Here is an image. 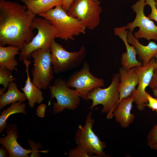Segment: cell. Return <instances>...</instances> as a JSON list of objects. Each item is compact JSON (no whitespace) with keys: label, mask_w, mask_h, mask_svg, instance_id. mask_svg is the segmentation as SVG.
Segmentation results:
<instances>
[{"label":"cell","mask_w":157,"mask_h":157,"mask_svg":"<svg viewBox=\"0 0 157 157\" xmlns=\"http://www.w3.org/2000/svg\"><path fill=\"white\" fill-rule=\"evenodd\" d=\"M31 56L34 63L31 71L32 82L40 89H46L53 78L54 72L50 50H36L31 53Z\"/></svg>","instance_id":"9"},{"label":"cell","mask_w":157,"mask_h":157,"mask_svg":"<svg viewBox=\"0 0 157 157\" xmlns=\"http://www.w3.org/2000/svg\"><path fill=\"white\" fill-rule=\"evenodd\" d=\"M149 86L152 90L157 89V74L154 73Z\"/></svg>","instance_id":"30"},{"label":"cell","mask_w":157,"mask_h":157,"mask_svg":"<svg viewBox=\"0 0 157 157\" xmlns=\"http://www.w3.org/2000/svg\"><path fill=\"white\" fill-rule=\"evenodd\" d=\"M20 49L16 46H0V66L6 67L11 71L16 70L18 63L15 57L20 54Z\"/></svg>","instance_id":"19"},{"label":"cell","mask_w":157,"mask_h":157,"mask_svg":"<svg viewBox=\"0 0 157 157\" xmlns=\"http://www.w3.org/2000/svg\"><path fill=\"white\" fill-rule=\"evenodd\" d=\"M51 61L54 72L56 74L71 70L78 66L84 59L86 49L81 46L76 51L69 52L53 39L50 48Z\"/></svg>","instance_id":"5"},{"label":"cell","mask_w":157,"mask_h":157,"mask_svg":"<svg viewBox=\"0 0 157 157\" xmlns=\"http://www.w3.org/2000/svg\"><path fill=\"white\" fill-rule=\"evenodd\" d=\"M100 5L99 0H74L67 13L80 21L86 28L93 30L100 23L102 10Z\"/></svg>","instance_id":"8"},{"label":"cell","mask_w":157,"mask_h":157,"mask_svg":"<svg viewBox=\"0 0 157 157\" xmlns=\"http://www.w3.org/2000/svg\"><path fill=\"white\" fill-rule=\"evenodd\" d=\"M156 112H157V109L156 110Z\"/></svg>","instance_id":"39"},{"label":"cell","mask_w":157,"mask_h":157,"mask_svg":"<svg viewBox=\"0 0 157 157\" xmlns=\"http://www.w3.org/2000/svg\"><path fill=\"white\" fill-rule=\"evenodd\" d=\"M92 112L88 113L86 117L84 125H78L74 140L77 145L81 146L90 156L95 154L99 157H106L104 151L106 147L104 142L102 141L92 130L95 121L92 117Z\"/></svg>","instance_id":"6"},{"label":"cell","mask_w":157,"mask_h":157,"mask_svg":"<svg viewBox=\"0 0 157 157\" xmlns=\"http://www.w3.org/2000/svg\"><path fill=\"white\" fill-rule=\"evenodd\" d=\"M66 84L69 88H75L80 97L85 100L90 91L96 87H104L105 82L103 79L95 77L90 72L89 65L85 61L80 69L69 77Z\"/></svg>","instance_id":"10"},{"label":"cell","mask_w":157,"mask_h":157,"mask_svg":"<svg viewBox=\"0 0 157 157\" xmlns=\"http://www.w3.org/2000/svg\"><path fill=\"white\" fill-rule=\"evenodd\" d=\"M50 21L57 30V38L68 41L85 33V26L78 19L68 15L59 5L46 13L38 15Z\"/></svg>","instance_id":"2"},{"label":"cell","mask_w":157,"mask_h":157,"mask_svg":"<svg viewBox=\"0 0 157 157\" xmlns=\"http://www.w3.org/2000/svg\"><path fill=\"white\" fill-rule=\"evenodd\" d=\"M156 6L157 8V0H155Z\"/></svg>","instance_id":"37"},{"label":"cell","mask_w":157,"mask_h":157,"mask_svg":"<svg viewBox=\"0 0 157 157\" xmlns=\"http://www.w3.org/2000/svg\"><path fill=\"white\" fill-rule=\"evenodd\" d=\"M145 0H139L132 6L131 8L135 13L136 17L133 21L128 23L126 27L132 32L135 27H139L138 31L133 34L138 39L143 38L148 41L153 40L157 41V26L144 13Z\"/></svg>","instance_id":"11"},{"label":"cell","mask_w":157,"mask_h":157,"mask_svg":"<svg viewBox=\"0 0 157 157\" xmlns=\"http://www.w3.org/2000/svg\"><path fill=\"white\" fill-rule=\"evenodd\" d=\"M127 40L129 43L135 48L137 54L143 65L148 63L157 54V44L154 42L150 41L147 45H143L135 38L132 32L129 30L127 35Z\"/></svg>","instance_id":"17"},{"label":"cell","mask_w":157,"mask_h":157,"mask_svg":"<svg viewBox=\"0 0 157 157\" xmlns=\"http://www.w3.org/2000/svg\"><path fill=\"white\" fill-rule=\"evenodd\" d=\"M11 71L6 67L0 66V84L6 89L9 83L16 79L13 77Z\"/></svg>","instance_id":"23"},{"label":"cell","mask_w":157,"mask_h":157,"mask_svg":"<svg viewBox=\"0 0 157 157\" xmlns=\"http://www.w3.org/2000/svg\"><path fill=\"white\" fill-rule=\"evenodd\" d=\"M119 82V73L114 74L112 78L111 83L108 87L104 88L97 87L90 91L85 99L91 100L92 101V105L88 109H92L98 105H102L103 108L101 112L107 114V119H112L113 117V112L118 104Z\"/></svg>","instance_id":"4"},{"label":"cell","mask_w":157,"mask_h":157,"mask_svg":"<svg viewBox=\"0 0 157 157\" xmlns=\"http://www.w3.org/2000/svg\"><path fill=\"white\" fill-rule=\"evenodd\" d=\"M154 57L155 58L156 61L154 69V73L157 74V54Z\"/></svg>","instance_id":"33"},{"label":"cell","mask_w":157,"mask_h":157,"mask_svg":"<svg viewBox=\"0 0 157 157\" xmlns=\"http://www.w3.org/2000/svg\"><path fill=\"white\" fill-rule=\"evenodd\" d=\"M0 157H9V152L6 148L2 145L0 148Z\"/></svg>","instance_id":"32"},{"label":"cell","mask_w":157,"mask_h":157,"mask_svg":"<svg viewBox=\"0 0 157 157\" xmlns=\"http://www.w3.org/2000/svg\"><path fill=\"white\" fill-rule=\"evenodd\" d=\"M27 99L24 93L19 90L16 83L11 82L8 85L7 91L0 96V110L9 104L19 101L23 103Z\"/></svg>","instance_id":"21"},{"label":"cell","mask_w":157,"mask_h":157,"mask_svg":"<svg viewBox=\"0 0 157 157\" xmlns=\"http://www.w3.org/2000/svg\"><path fill=\"white\" fill-rule=\"evenodd\" d=\"M150 147L152 149L157 150V143L151 146Z\"/></svg>","instance_id":"34"},{"label":"cell","mask_w":157,"mask_h":157,"mask_svg":"<svg viewBox=\"0 0 157 157\" xmlns=\"http://www.w3.org/2000/svg\"><path fill=\"white\" fill-rule=\"evenodd\" d=\"M119 82L118 88L119 102L122 99L131 96L136 89L139 82L138 75L134 69H126L121 67L119 70Z\"/></svg>","instance_id":"15"},{"label":"cell","mask_w":157,"mask_h":157,"mask_svg":"<svg viewBox=\"0 0 157 157\" xmlns=\"http://www.w3.org/2000/svg\"><path fill=\"white\" fill-rule=\"evenodd\" d=\"M133 101L134 98L131 96L123 99L113 112L116 121L123 128L127 127L135 119V115L131 113Z\"/></svg>","instance_id":"16"},{"label":"cell","mask_w":157,"mask_h":157,"mask_svg":"<svg viewBox=\"0 0 157 157\" xmlns=\"http://www.w3.org/2000/svg\"><path fill=\"white\" fill-rule=\"evenodd\" d=\"M6 89L4 88H0V96L3 94L4 93V91Z\"/></svg>","instance_id":"36"},{"label":"cell","mask_w":157,"mask_h":157,"mask_svg":"<svg viewBox=\"0 0 157 157\" xmlns=\"http://www.w3.org/2000/svg\"><path fill=\"white\" fill-rule=\"evenodd\" d=\"M21 1L35 15L46 13L54 7L61 6L62 3V0H21Z\"/></svg>","instance_id":"20"},{"label":"cell","mask_w":157,"mask_h":157,"mask_svg":"<svg viewBox=\"0 0 157 157\" xmlns=\"http://www.w3.org/2000/svg\"><path fill=\"white\" fill-rule=\"evenodd\" d=\"M36 15L25 5L0 0V46H16L22 50L34 37L32 24Z\"/></svg>","instance_id":"1"},{"label":"cell","mask_w":157,"mask_h":157,"mask_svg":"<svg viewBox=\"0 0 157 157\" xmlns=\"http://www.w3.org/2000/svg\"><path fill=\"white\" fill-rule=\"evenodd\" d=\"M23 63L26 66L27 78L24 86L21 88L27 97L29 106L30 108H33L35 103L41 104L44 100V98L41 90L31 81L28 71L31 61L25 59L23 60Z\"/></svg>","instance_id":"18"},{"label":"cell","mask_w":157,"mask_h":157,"mask_svg":"<svg viewBox=\"0 0 157 157\" xmlns=\"http://www.w3.org/2000/svg\"><path fill=\"white\" fill-rule=\"evenodd\" d=\"M5 136L0 138V143L5 147L9 153V157H28L31 153V149L23 148L17 141L18 132L16 124L7 125Z\"/></svg>","instance_id":"13"},{"label":"cell","mask_w":157,"mask_h":157,"mask_svg":"<svg viewBox=\"0 0 157 157\" xmlns=\"http://www.w3.org/2000/svg\"><path fill=\"white\" fill-rule=\"evenodd\" d=\"M145 4L149 5L151 10L147 17L151 20H153L157 22V8L155 6V0H145Z\"/></svg>","instance_id":"27"},{"label":"cell","mask_w":157,"mask_h":157,"mask_svg":"<svg viewBox=\"0 0 157 157\" xmlns=\"http://www.w3.org/2000/svg\"><path fill=\"white\" fill-rule=\"evenodd\" d=\"M146 96L148 100V103L146 105L149 108L153 111L157 109V98H154L147 92Z\"/></svg>","instance_id":"28"},{"label":"cell","mask_w":157,"mask_h":157,"mask_svg":"<svg viewBox=\"0 0 157 157\" xmlns=\"http://www.w3.org/2000/svg\"><path fill=\"white\" fill-rule=\"evenodd\" d=\"M156 59L152 58L147 64L134 67L139 77L137 88L131 96L134 98V101L138 110L142 111L148 103L145 91L149 86L154 74Z\"/></svg>","instance_id":"12"},{"label":"cell","mask_w":157,"mask_h":157,"mask_svg":"<svg viewBox=\"0 0 157 157\" xmlns=\"http://www.w3.org/2000/svg\"><path fill=\"white\" fill-rule=\"evenodd\" d=\"M69 157H91L80 146L77 145L75 148L70 150L69 153Z\"/></svg>","instance_id":"25"},{"label":"cell","mask_w":157,"mask_h":157,"mask_svg":"<svg viewBox=\"0 0 157 157\" xmlns=\"http://www.w3.org/2000/svg\"><path fill=\"white\" fill-rule=\"evenodd\" d=\"M95 0V1H97L99 0Z\"/></svg>","instance_id":"38"},{"label":"cell","mask_w":157,"mask_h":157,"mask_svg":"<svg viewBox=\"0 0 157 157\" xmlns=\"http://www.w3.org/2000/svg\"><path fill=\"white\" fill-rule=\"evenodd\" d=\"M32 28L37 29L38 33L21 51L19 59L20 61L30 59L31 53L36 50L50 49L52 40L57 38V29L49 21L44 18L35 17L33 23Z\"/></svg>","instance_id":"3"},{"label":"cell","mask_w":157,"mask_h":157,"mask_svg":"<svg viewBox=\"0 0 157 157\" xmlns=\"http://www.w3.org/2000/svg\"><path fill=\"white\" fill-rule=\"evenodd\" d=\"M46 108L47 106L45 104H40L36 110L37 115L40 117H44Z\"/></svg>","instance_id":"29"},{"label":"cell","mask_w":157,"mask_h":157,"mask_svg":"<svg viewBox=\"0 0 157 157\" xmlns=\"http://www.w3.org/2000/svg\"><path fill=\"white\" fill-rule=\"evenodd\" d=\"M148 145L151 146L157 143V124L154 125L147 136Z\"/></svg>","instance_id":"26"},{"label":"cell","mask_w":157,"mask_h":157,"mask_svg":"<svg viewBox=\"0 0 157 157\" xmlns=\"http://www.w3.org/2000/svg\"><path fill=\"white\" fill-rule=\"evenodd\" d=\"M26 107L25 103L19 101L11 104L6 109L3 110L0 116V133L5 130L7 125V120L11 115L17 113L27 114L25 110Z\"/></svg>","instance_id":"22"},{"label":"cell","mask_w":157,"mask_h":157,"mask_svg":"<svg viewBox=\"0 0 157 157\" xmlns=\"http://www.w3.org/2000/svg\"><path fill=\"white\" fill-rule=\"evenodd\" d=\"M28 142L31 149V152L30 155V157H40V155L39 153V152L47 153L48 151V150L42 151L38 150L39 148H42V144L40 143H37L33 140L30 139H28Z\"/></svg>","instance_id":"24"},{"label":"cell","mask_w":157,"mask_h":157,"mask_svg":"<svg viewBox=\"0 0 157 157\" xmlns=\"http://www.w3.org/2000/svg\"><path fill=\"white\" fill-rule=\"evenodd\" d=\"M152 92L154 96L157 98V89L152 90Z\"/></svg>","instance_id":"35"},{"label":"cell","mask_w":157,"mask_h":157,"mask_svg":"<svg viewBox=\"0 0 157 157\" xmlns=\"http://www.w3.org/2000/svg\"><path fill=\"white\" fill-rule=\"evenodd\" d=\"M126 26L121 27H115L114 29V34L118 36L125 44L126 52L122 53L121 58L122 67L129 69L136 67L142 66V62L136 59V50L133 46H130L127 41V35L128 32Z\"/></svg>","instance_id":"14"},{"label":"cell","mask_w":157,"mask_h":157,"mask_svg":"<svg viewBox=\"0 0 157 157\" xmlns=\"http://www.w3.org/2000/svg\"><path fill=\"white\" fill-rule=\"evenodd\" d=\"M74 0H62L61 6L67 12Z\"/></svg>","instance_id":"31"},{"label":"cell","mask_w":157,"mask_h":157,"mask_svg":"<svg viewBox=\"0 0 157 157\" xmlns=\"http://www.w3.org/2000/svg\"><path fill=\"white\" fill-rule=\"evenodd\" d=\"M49 89L51 99L55 98L57 101L53 103V114L58 113L66 109L74 110L78 107L81 97L75 90L67 86L66 81L61 78H56Z\"/></svg>","instance_id":"7"}]
</instances>
